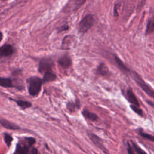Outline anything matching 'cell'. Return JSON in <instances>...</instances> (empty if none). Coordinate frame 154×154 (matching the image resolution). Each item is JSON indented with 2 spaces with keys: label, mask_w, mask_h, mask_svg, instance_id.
<instances>
[{
  "label": "cell",
  "mask_w": 154,
  "mask_h": 154,
  "mask_svg": "<svg viewBox=\"0 0 154 154\" xmlns=\"http://www.w3.org/2000/svg\"><path fill=\"white\" fill-rule=\"evenodd\" d=\"M28 85V91L32 96H36L39 94L42 85L43 84L42 79L38 76H31L26 79Z\"/></svg>",
  "instance_id": "cell-1"
},
{
  "label": "cell",
  "mask_w": 154,
  "mask_h": 154,
  "mask_svg": "<svg viewBox=\"0 0 154 154\" xmlns=\"http://www.w3.org/2000/svg\"><path fill=\"white\" fill-rule=\"evenodd\" d=\"M129 75L133 79V80L137 83V84L150 97L154 99V89L146 83L143 79L136 72L131 70L129 73Z\"/></svg>",
  "instance_id": "cell-2"
},
{
  "label": "cell",
  "mask_w": 154,
  "mask_h": 154,
  "mask_svg": "<svg viewBox=\"0 0 154 154\" xmlns=\"http://www.w3.org/2000/svg\"><path fill=\"white\" fill-rule=\"evenodd\" d=\"M94 21L92 15L88 14L84 16L79 23V32L81 34L87 32L93 25Z\"/></svg>",
  "instance_id": "cell-3"
},
{
  "label": "cell",
  "mask_w": 154,
  "mask_h": 154,
  "mask_svg": "<svg viewBox=\"0 0 154 154\" xmlns=\"http://www.w3.org/2000/svg\"><path fill=\"white\" fill-rule=\"evenodd\" d=\"M53 64V60L51 58H43L39 62L38 70L41 73L52 70Z\"/></svg>",
  "instance_id": "cell-4"
},
{
  "label": "cell",
  "mask_w": 154,
  "mask_h": 154,
  "mask_svg": "<svg viewBox=\"0 0 154 154\" xmlns=\"http://www.w3.org/2000/svg\"><path fill=\"white\" fill-rule=\"evenodd\" d=\"M87 135L92 143L100 149H101L105 154H108V151L105 147L104 146L102 139L97 135L93 133L90 131H87Z\"/></svg>",
  "instance_id": "cell-5"
},
{
  "label": "cell",
  "mask_w": 154,
  "mask_h": 154,
  "mask_svg": "<svg viewBox=\"0 0 154 154\" xmlns=\"http://www.w3.org/2000/svg\"><path fill=\"white\" fill-rule=\"evenodd\" d=\"M86 0H72L64 8L66 11H73L79 9L85 2Z\"/></svg>",
  "instance_id": "cell-6"
},
{
  "label": "cell",
  "mask_w": 154,
  "mask_h": 154,
  "mask_svg": "<svg viewBox=\"0 0 154 154\" xmlns=\"http://www.w3.org/2000/svg\"><path fill=\"white\" fill-rule=\"evenodd\" d=\"M14 52L13 46L9 44H4L0 48V55L1 57H10Z\"/></svg>",
  "instance_id": "cell-7"
},
{
  "label": "cell",
  "mask_w": 154,
  "mask_h": 154,
  "mask_svg": "<svg viewBox=\"0 0 154 154\" xmlns=\"http://www.w3.org/2000/svg\"><path fill=\"white\" fill-rule=\"evenodd\" d=\"M126 96L127 98V100L132 105L140 106L139 102L137 99V97L135 96L134 91H132V88L131 87H129L126 93Z\"/></svg>",
  "instance_id": "cell-8"
},
{
  "label": "cell",
  "mask_w": 154,
  "mask_h": 154,
  "mask_svg": "<svg viewBox=\"0 0 154 154\" xmlns=\"http://www.w3.org/2000/svg\"><path fill=\"white\" fill-rule=\"evenodd\" d=\"M72 59L67 55H64L61 56L58 60V64L64 69H67L72 65Z\"/></svg>",
  "instance_id": "cell-9"
},
{
  "label": "cell",
  "mask_w": 154,
  "mask_h": 154,
  "mask_svg": "<svg viewBox=\"0 0 154 154\" xmlns=\"http://www.w3.org/2000/svg\"><path fill=\"white\" fill-rule=\"evenodd\" d=\"M0 123L1 126L11 130H17L20 129V127L16 125V123H14L11 122H10L7 120H5L3 118H1L0 120Z\"/></svg>",
  "instance_id": "cell-10"
},
{
  "label": "cell",
  "mask_w": 154,
  "mask_h": 154,
  "mask_svg": "<svg viewBox=\"0 0 154 154\" xmlns=\"http://www.w3.org/2000/svg\"><path fill=\"white\" fill-rule=\"evenodd\" d=\"M114 59L115 60V62H116L117 67L119 68V69L120 70H122V72H123L125 73H128L129 74L131 70L129 68H128L116 55H114Z\"/></svg>",
  "instance_id": "cell-11"
},
{
  "label": "cell",
  "mask_w": 154,
  "mask_h": 154,
  "mask_svg": "<svg viewBox=\"0 0 154 154\" xmlns=\"http://www.w3.org/2000/svg\"><path fill=\"white\" fill-rule=\"evenodd\" d=\"M56 79H57V75L54 73H53L52 70H50L44 73L42 81L43 84H46L47 82L55 81Z\"/></svg>",
  "instance_id": "cell-12"
},
{
  "label": "cell",
  "mask_w": 154,
  "mask_h": 154,
  "mask_svg": "<svg viewBox=\"0 0 154 154\" xmlns=\"http://www.w3.org/2000/svg\"><path fill=\"white\" fill-rule=\"evenodd\" d=\"M82 114L84 116V117H85V119H87L90 121H92V122H96L99 119L97 114L88 111L87 109H84L82 111Z\"/></svg>",
  "instance_id": "cell-13"
},
{
  "label": "cell",
  "mask_w": 154,
  "mask_h": 154,
  "mask_svg": "<svg viewBox=\"0 0 154 154\" xmlns=\"http://www.w3.org/2000/svg\"><path fill=\"white\" fill-rule=\"evenodd\" d=\"M29 146L27 144L22 145L18 143L16 145L15 154H29Z\"/></svg>",
  "instance_id": "cell-14"
},
{
  "label": "cell",
  "mask_w": 154,
  "mask_h": 154,
  "mask_svg": "<svg viewBox=\"0 0 154 154\" xmlns=\"http://www.w3.org/2000/svg\"><path fill=\"white\" fill-rule=\"evenodd\" d=\"M0 85L4 88L15 87V85H14L13 80L10 78L1 77L0 78Z\"/></svg>",
  "instance_id": "cell-15"
},
{
  "label": "cell",
  "mask_w": 154,
  "mask_h": 154,
  "mask_svg": "<svg viewBox=\"0 0 154 154\" xmlns=\"http://www.w3.org/2000/svg\"><path fill=\"white\" fill-rule=\"evenodd\" d=\"M96 73L102 76H106L109 73V71L105 63H100L96 69Z\"/></svg>",
  "instance_id": "cell-16"
},
{
  "label": "cell",
  "mask_w": 154,
  "mask_h": 154,
  "mask_svg": "<svg viewBox=\"0 0 154 154\" xmlns=\"http://www.w3.org/2000/svg\"><path fill=\"white\" fill-rule=\"evenodd\" d=\"M9 99L15 102L16 103V104L17 105V106H19L20 108V109H26L27 108H30L32 106L31 103L30 102H28L26 100H20V99L16 100V99H12V98H9Z\"/></svg>",
  "instance_id": "cell-17"
},
{
  "label": "cell",
  "mask_w": 154,
  "mask_h": 154,
  "mask_svg": "<svg viewBox=\"0 0 154 154\" xmlns=\"http://www.w3.org/2000/svg\"><path fill=\"white\" fill-rule=\"evenodd\" d=\"M67 109L70 112H73L76 109H79L80 108V102L78 99H76L75 102L73 101H69L67 103Z\"/></svg>",
  "instance_id": "cell-18"
},
{
  "label": "cell",
  "mask_w": 154,
  "mask_h": 154,
  "mask_svg": "<svg viewBox=\"0 0 154 154\" xmlns=\"http://www.w3.org/2000/svg\"><path fill=\"white\" fill-rule=\"evenodd\" d=\"M154 32V17L149 19L147 23L146 34H150Z\"/></svg>",
  "instance_id": "cell-19"
},
{
  "label": "cell",
  "mask_w": 154,
  "mask_h": 154,
  "mask_svg": "<svg viewBox=\"0 0 154 154\" xmlns=\"http://www.w3.org/2000/svg\"><path fill=\"white\" fill-rule=\"evenodd\" d=\"M138 134L140 136H141L142 138L146 139L147 140H149L150 141L154 142V135H150L149 134L146 133L143 131L142 128H139L138 129Z\"/></svg>",
  "instance_id": "cell-20"
},
{
  "label": "cell",
  "mask_w": 154,
  "mask_h": 154,
  "mask_svg": "<svg viewBox=\"0 0 154 154\" xmlns=\"http://www.w3.org/2000/svg\"><path fill=\"white\" fill-rule=\"evenodd\" d=\"M4 140L5 144H7L8 147H10L11 145V143L13 140V137H11V135H10L8 133H4Z\"/></svg>",
  "instance_id": "cell-21"
},
{
  "label": "cell",
  "mask_w": 154,
  "mask_h": 154,
  "mask_svg": "<svg viewBox=\"0 0 154 154\" xmlns=\"http://www.w3.org/2000/svg\"><path fill=\"white\" fill-rule=\"evenodd\" d=\"M132 146L134 149V151L136 152L137 154H147L144 150H143L138 144H137L135 142L131 141Z\"/></svg>",
  "instance_id": "cell-22"
},
{
  "label": "cell",
  "mask_w": 154,
  "mask_h": 154,
  "mask_svg": "<svg viewBox=\"0 0 154 154\" xmlns=\"http://www.w3.org/2000/svg\"><path fill=\"white\" fill-rule=\"evenodd\" d=\"M130 108H131V109L134 112H135L137 114H138V116H141V117H143V110L140 108V106H136V105H130Z\"/></svg>",
  "instance_id": "cell-23"
},
{
  "label": "cell",
  "mask_w": 154,
  "mask_h": 154,
  "mask_svg": "<svg viewBox=\"0 0 154 154\" xmlns=\"http://www.w3.org/2000/svg\"><path fill=\"white\" fill-rule=\"evenodd\" d=\"M25 140L26 142V144L29 146H32L35 143V139L33 137H25Z\"/></svg>",
  "instance_id": "cell-24"
},
{
  "label": "cell",
  "mask_w": 154,
  "mask_h": 154,
  "mask_svg": "<svg viewBox=\"0 0 154 154\" xmlns=\"http://www.w3.org/2000/svg\"><path fill=\"white\" fill-rule=\"evenodd\" d=\"M127 144H128V148H127L128 154H135L134 153V149L132 146H131L129 143H128Z\"/></svg>",
  "instance_id": "cell-25"
},
{
  "label": "cell",
  "mask_w": 154,
  "mask_h": 154,
  "mask_svg": "<svg viewBox=\"0 0 154 154\" xmlns=\"http://www.w3.org/2000/svg\"><path fill=\"white\" fill-rule=\"evenodd\" d=\"M69 29V26L67 24H64L63 25H62L61 27L58 28V32H61L62 31H66Z\"/></svg>",
  "instance_id": "cell-26"
},
{
  "label": "cell",
  "mask_w": 154,
  "mask_h": 154,
  "mask_svg": "<svg viewBox=\"0 0 154 154\" xmlns=\"http://www.w3.org/2000/svg\"><path fill=\"white\" fill-rule=\"evenodd\" d=\"M29 154H40V153H38V150H37L36 148L34 147V148H32V149H31V150L30 151Z\"/></svg>",
  "instance_id": "cell-27"
},
{
  "label": "cell",
  "mask_w": 154,
  "mask_h": 154,
  "mask_svg": "<svg viewBox=\"0 0 154 154\" xmlns=\"http://www.w3.org/2000/svg\"><path fill=\"white\" fill-rule=\"evenodd\" d=\"M146 102L149 105H150L151 107H152L154 109V102H153L152 100H147Z\"/></svg>",
  "instance_id": "cell-28"
},
{
  "label": "cell",
  "mask_w": 154,
  "mask_h": 154,
  "mask_svg": "<svg viewBox=\"0 0 154 154\" xmlns=\"http://www.w3.org/2000/svg\"><path fill=\"white\" fill-rule=\"evenodd\" d=\"M21 72V70L20 69H16V70H14L12 72V75H16L20 73V72Z\"/></svg>",
  "instance_id": "cell-29"
},
{
  "label": "cell",
  "mask_w": 154,
  "mask_h": 154,
  "mask_svg": "<svg viewBox=\"0 0 154 154\" xmlns=\"http://www.w3.org/2000/svg\"><path fill=\"white\" fill-rule=\"evenodd\" d=\"M5 1H6V0H5Z\"/></svg>",
  "instance_id": "cell-30"
}]
</instances>
